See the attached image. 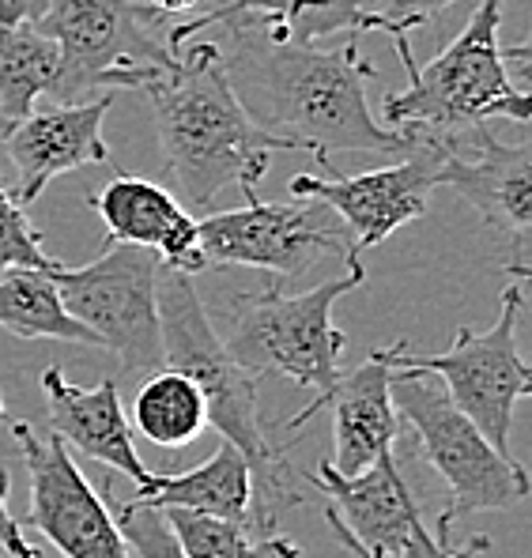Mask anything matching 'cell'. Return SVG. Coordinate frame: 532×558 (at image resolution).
Wrapping results in <instances>:
<instances>
[{
  "instance_id": "cell-32",
  "label": "cell",
  "mask_w": 532,
  "mask_h": 558,
  "mask_svg": "<svg viewBox=\"0 0 532 558\" xmlns=\"http://www.w3.org/2000/svg\"><path fill=\"white\" fill-rule=\"evenodd\" d=\"M484 551H491V536H472L469 544L461 547V551H446V555H438V558H480Z\"/></svg>"
},
{
  "instance_id": "cell-16",
  "label": "cell",
  "mask_w": 532,
  "mask_h": 558,
  "mask_svg": "<svg viewBox=\"0 0 532 558\" xmlns=\"http://www.w3.org/2000/svg\"><path fill=\"white\" fill-rule=\"evenodd\" d=\"M106 227V242H129L155 250L162 268L196 276L204 268L201 231L185 204L167 185L136 174H113L98 193L87 196Z\"/></svg>"
},
{
  "instance_id": "cell-29",
  "label": "cell",
  "mask_w": 532,
  "mask_h": 558,
  "mask_svg": "<svg viewBox=\"0 0 532 558\" xmlns=\"http://www.w3.org/2000/svg\"><path fill=\"white\" fill-rule=\"evenodd\" d=\"M8 490H12V475L0 468V551H15L23 544L20 521L8 513Z\"/></svg>"
},
{
  "instance_id": "cell-11",
  "label": "cell",
  "mask_w": 532,
  "mask_h": 558,
  "mask_svg": "<svg viewBox=\"0 0 532 558\" xmlns=\"http://www.w3.org/2000/svg\"><path fill=\"white\" fill-rule=\"evenodd\" d=\"M8 426L31 475V510L23 524L43 532L64 558H129L110 502L84 480L69 446L53 430L43 441L23 418H8Z\"/></svg>"
},
{
  "instance_id": "cell-9",
  "label": "cell",
  "mask_w": 532,
  "mask_h": 558,
  "mask_svg": "<svg viewBox=\"0 0 532 558\" xmlns=\"http://www.w3.org/2000/svg\"><path fill=\"white\" fill-rule=\"evenodd\" d=\"M162 260L155 250L129 242H106L92 265L53 268V283L64 310L113 351L125 377H147L162 371L159 336V283Z\"/></svg>"
},
{
  "instance_id": "cell-3",
  "label": "cell",
  "mask_w": 532,
  "mask_h": 558,
  "mask_svg": "<svg viewBox=\"0 0 532 558\" xmlns=\"http://www.w3.org/2000/svg\"><path fill=\"white\" fill-rule=\"evenodd\" d=\"M506 0H480L464 31L454 38L427 69L412 61L408 35H397V57L408 72L404 92H392L382 102V121L400 133H461L510 118L529 125V92L510 80V64L498 46Z\"/></svg>"
},
{
  "instance_id": "cell-25",
  "label": "cell",
  "mask_w": 532,
  "mask_h": 558,
  "mask_svg": "<svg viewBox=\"0 0 532 558\" xmlns=\"http://www.w3.org/2000/svg\"><path fill=\"white\" fill-rule=\"evenodd\" d=\"M4 268H49L53 272L57 260L46 253L43 234L31 227L27 211L12 196V189L0 182V272Z\"/></svg>"
},
{
  "instance_id": "cell-15",
  "label": "cell",
  "mask_w": 532,
  "mask_h": 558,
  "mask_svg": "<svg viewBox=\"0 0 532 558\" xmlns=\"http://www.w3.org/2000/svg\"><path fill=\"white\" fill-rule=\"evenodd\" d=\"M113 106V92H102L84 102H53L31 110L20 125L8 133L4 155L15 167L12 196L27 208L43 196L53 178L80 167L110 162V144L102 136V121Z\"/></svg>"
},
{
  "instance_id": "cell-19",
  "label": "cell",
  "mask_w": 532,
  "mask_h": 558,
  "mask_svg": "<svg viewBox=\"0 0 532 558\" xmlns=\"http://www.w3.org/2000/svg\"><path fill=\"white\" fill-rule=\"evenodd\" d=\"M136 502L147 506H182L211 517H227L253 529V472L250 461L231 446L219 441V449L201 468L182 475H155L136 487Z\"/></svg>"
},
{
  "instance_id": "cell-13",
  "label": "cell",
  "mask_w": 532,
  "mask_h": 558,
  "mask_svg": "<svg viewBox=\"0 0 532 558\" xmlns=\"http://www.w3.org/2000/svg\"><path fill=\"white\" fill-rule=\"evenodd\" d=\"M412 136V144L404 147V159L392 162V167L366 170V174L351 178L337 174V167L322 170L325 178L294 174L291 193L306 196V201H322L325 208H332V216L348 227L359 253L371 250V245H382L397 227L427 216V201L438 189V136Z\"/></svg>"
},
{
  "instance_id": "cell-24",
  "label": "cell",
  "mask_w": 532,
  "mask_h": 558,
  "mask_svg": "<svg viewBox=\"0 0 532 558\" xmlns=\"http://www.w3.org/2000/svg\"><path fill=\"white\" fill-rule=\"evenodd\" d=\"M155 510L170 524L185 558H245V547H250L245 524L201 510H182V506H155Z\"/></svg>"
},
{
  "instance_id": "cell-5",
  "label": "cell",
  "mask_w": 532,
  "mask_h": 558,
  "mask_svg": "<svg viewBox=\"0 0 532 558\" xmlns=\"http://www.w3.org/2000/svg\"><path fill=\"white\" fill-rule=\"evenodd\" d=\"M159 299V336H162V366L190 374L208 404V426L223 434L234 449L250 461L253 495H283L299 502V495L283 490V461L265 438L257 408V377L242 371L239 359L227 351L223 336L211 328L204 302L193 287L190 272L162 268L155 283Z\"/></svg>"
},
{
  "instance_id": "cell-28",
  "label": "cell",
  "mask_w": 532,
  "mask_h": 558,
  "mask_svg": "<svg viewBox=\"0 0 532 558\" xmlns=\"http://www.w3.org/2000/svg\"><path fill=\"white\" fill-rule=\"evenodd\" d=\"M234 4H239V0H201V4H196V12H193V20L174 23V27H170V49L178 53V49L190 43V38L204 35V31H208L211 23L223 20V15L231 12Z\"/></svg>"
},
{
  "instance_id": "cell-31",
  "label": "cell",
  "mask_w": 532,
  "mask_h": 558,
  "mask_svg": "<svg viewBox=\"0 0 532 558\" xmlns=\"http://www.w3.org/2000/svg\"><path fill=\"white\" fill-rule=\"evenodd\" d=\"M245 558H302L299 551V544L288 536H257V539H250V547H245Z\"/></svg>"
},
{
  "instance_id": "cell-22",
  "label": "cell",
  "mask_w": 532,
  "mask_h": 558,
  "mask_svg": "<svg viewBox=\"0 0 532 558\" xmlns=\"http://www.w3.org/2000/svg\"><path fill=\"white\" fill-rule=\"evenodd\" d=\"M231 15L261 23L280 43H302V46H317L329 35L359 38L366 31H382L386 35L378 15L366 12L359 0H239L223 20H231Z\"/></svg>"
},
{
  "instance_id": "cell-21",
  "label": "cell",
  "mask_w": 532,
  "mask_h": 558,
  "mask_svg": "<svg viewBox=\"0 0 532 558\" xmlns=\"http://www.w3.org/2000/svg\"><path fill=\"white\" fill-rule=\"evenodd\" d=\"M0 328L20 340H64L102 348L92 328L64 310L49 268H4L0 272Z\"/></svg>"
},
{
  "instance_id": "cell-18",
  "label": "cell",
  "mask_w": 532,
  "mask_h": 558,
  "mask_svg": "<svg viewBox=\"0 0 532 558\" xmlns=\"http://www.w3.org/2000/svg\"><path fill=\"white\" fill-rule=\"evenodd\" d=\"M325 408H332V468L340 475H355L371 468L378 457L392 453L400 438V415L392 408L389 366L366 355L363 366L340 374L337 389L329 392Z\"/></svg>"
},
{
  "instance_id": "cell-23",
  "label": "cell",
  "mask_w": 532,
  "mask_h": 558,
  "mask_svg": "<svg viewBox=\"0 0 532 558\" xmlns=\"http://www.w3.org/2000/svg\"><path fill=\"white\" fill-rule=\"evenodd\" d=\"M133 430H141L147 441L162 449H182L196 441L208 426V404L204 392L196 389L190 374L174 371H155L136 385L133 397Z\"/></svg>"
},
{
  "instance_id": "cell-27",
  "label": "cell",
  "mask_w": 532,
  "mask_h": 558,
  "mask_svg": "<svg viewBox=\"0 0 532 558\" xmlns=\"http://www.w3.org/2000/svg\"><path fill=\"white\" fill-rule=\"evenodd\" d=\"M371 15H378L386 35H412L415 27L431 23L438 12L454 8L457 0H359Z\"/></svg>"
},
{
  "instance_id": "cell-20",
  "label": "cell",
  "mask_w": 532,
  "mask_h": 558,
  "mask_svg": "<svg viewBox=\"0 0 532 558\" xmlns=\"http://www.w3.org/2000/svg\"><path fill=\"white\" fill-rule=\"evenodd\" d=\"M61 53L35 23L0 27V144L38 106L57 95Z\"/></svg>"
},
{
  "instance_id": "cell-7",
  "label": "cell",
  "mask_w": 532,
  "mask_h": 558,
  "mask_svg": "<svg viewBox=\"0 0 532 558\" xmlns=\"http://www.w3.org/2000/svg\"><path fill=\"white\" fill-rule=\"evenodd\" d=\"M389 392L400 423L412 426L420 441L423 461L449 487V506L438 517V544L449 547V532L461 517L506 510L529 495L525 468L498 453L431 374L389 371Z\"/></svg>"
},
{
  "instance_id": "cell-14",
  "label": "cell",
  "mask_w": 532,
  "mask_h": 558,
  "mask_svg": "<svg viewBox=\"0 0 532 558\" xmlns=\"http://www.w3.org/2000/svg\"><path fill=\"white\" fill-rule=\"evenodd\" d=\"M329 498V524L343 547L359 558H438L446 544L423 529L420 506L408 490L392 453L378 457L355 475H340L332 464H322L306 475Z\"/></svg>"
},
{
  "instance_id": "cell-30",
  "label": "cell",
  "mask_w": 532,
  "mask_h": 558,
  "mask_svg": "<svg viewBox=\"0 0 532 558\" xmlns=\"http://www.w3.org/2000/svg\"><path fill=\"white\" fill-rule=\"evenodd\" d=\"M49 0H0V27H20V23L43 20Z\"/></svg>"
},
{
  "instance_id": "cell-2",
  "label": "cell",
  "mask_w": 532,
  "mask_h": 558,
  "mask_svg": "<svg viewBox=\"0 0 532 558\" xmlns=\"http://www.w3.org/2000/svg\"><path fill=\"white\" fill-rule=\"evenodd\" d=\"M141 95L152 102L167 178L196 211H208L227 189L257 201L273 151H288L280 140L253 125L227 84L216 43L201 35L178 49L174 61Z\"/></svg>"
},
{
  "instance_id": "cell-26",
  "label": "cell",
  "mask_w": 532,
  "mask_h": 558,
  "mask_svg": "<svg viewBox=\"0 0 532 558\" xmlns=\"http://www.w3.org/2000/svg\"><path fill=\"white\" fill-rule=\"evenodd\" d=\"M110 513L118 521L121 536H125L129 551H136L141 558H185L178 536L170 532V524L162 521V513L147 502H113L110 498Z\"/></svg>"
},
{
  "instance_id": "cell-12",
  "label": "cell",
  "mask_w": 532,
  "mask_h": 558,
  "mask_svg": "<svg viewBox=\"0 0 532 558\" xmlns=\"http://www.w3.org/2000/svg\"><path fill=\"white\" fill-rule=\"evenodd\" d=\"M438 185L461 193L484 223L513 250L510 272L532 276V144H506L487 125L442 133Z\"/></svg>"
},
{
  "instance_id": "cell-33",
  "label": "cell",
  "mask_w": 532,
  "mask_h": 558,
  "mask_svg": "<svg viewBox=\"0 0 532 558\" xmlns=\"http://www.w3.org/2000/svg\"><path fill=\"white\" fill-rule=\"evenodd\" d=\"M8 558H43V555H38V547H31L27 539H23V544L15 547V551H8Z\"/></svg>"
},
{
  "instance_id": "cell-17",
  "label": "cell",
  "mask_w": 532,
  "mask_h": 558,
  "mask_svg": "<svg viewBox=\"0 0 532 558\" xmlns=\"http://www.w3.org/2000/svg\"><path fill=\"white\" fill-rule=\"evenodd\" d=\"M43 392H46V415L53 434L80 457L113 468V472L129 475L133 487H144L152 472L136 457L133 446V426L125 418L118 397V381H98L95 389H80L61 374V366H46L43 371Z\"/></svg>"
},
{
  "instance_id": "cell-34",
  "label": "cell",
  "mask_w": 532,
  "mask_h": 558,
  "mask_svg": "<svg viewBox=\"0 0 532 558\" xmlns=\"http://www.w3.org/2000/svg\"><path fill=\"white\" fill-rule=\"evenodd\" d=\"M8 423V408H4V397H0V426Z\"/></svg>"
},
{
  "instance_id": "cell-4",
  "label": "cell",
  "mask_w": 532,
  "mask_h": 558,
  "mask_svg": "<svg viewBox=\"0 0 532 558\" xmlns=\"http://www.w3.org/2000/svg\"><path fill=\"white\" fill-rule=\"evenodd\" d=\"M363 283V260H351L348 276L317 283L302 294H283L276 283H268L265 291H250L234 299L231 336L223 343L239 359L242 371H250L253 377L283 374L314 392V400L280 426H306L325 408L329 392L337 389L348 336L332 325V306Z\"/></svg>"
},
{
  "instance_id": "cell-10",
  "label": "cell",
  "mask_w": 532,
  "mask_h": 558,
  "mask_svg": "<svg viewBox=\"0 0 532 558\" xmlns=\"http://www.w3.org/2000/svg\"><path fill=\"white\" fill-rule=\"evenodd\" d=\"M204 268H261L273 276H306L322 257L359 260L348 227L332 223V208L299 196L294 204L245 201V208L196 219Z\"/></svg>"
},
{
  "instance_id": "cell-6",
  "label": "cell",
  "mask_w": 532,
  "mask_h": 558,
  "mask_svg": "<svg viewBox=\"0 0 532 558\" xmlns=\"http://www.w3.org/2000/svg\"><path fill=\"white\" fill-rule=\"evenodd\" d=\"M57 43L61 80L53 102H84V95H141L170 61V15L141 0H49L35 23Z\"/></svg>"
},
{
  "instance_id": "cell-1",
  "label": "cell",
  "mask_w": 532,
  "mask_h": 558,
  "mask_svg": "<svg viewBox=\"0 0 532 558\" xmlns=\"http://www.w3.org/2000/svg\"><path fill=\"white\" fill-rule=\"evenodd\" d=\"M219 64L253 125L288 151H310L332 170L329 151H400L412 144L400 129L378 121L366 102V84L378 76L359 53L355 38L340 49L280 43L261 23L231 15L216 23ZM211 31V27H208Z\"/></svg>"
},
{
  "instance_id": "cell-8",
  "label": "cell",
  "mask_w": 532,
  "mask_h": 558,
  "mask_svg": "<svg viewBox=\"0 0 532 558\" xmlns=\"http://www.w3.org/2000/svg\"><path fill=\"white\" fill-rule=\"evenodd\" d=\"M521 302H525L521 283H510L503 291V310L487 332L457 328L454 348L435 351V355H420L408 348V340H397L392 348L371 351V355L382 359L389 371L442 377L449 400L484 430V438L498 453L510 457L513 408L532 392V371L518 351Z\"/></svg>"
}]
</instances>
